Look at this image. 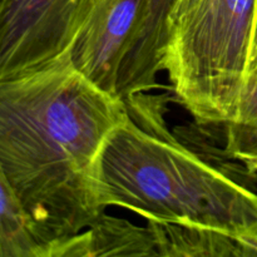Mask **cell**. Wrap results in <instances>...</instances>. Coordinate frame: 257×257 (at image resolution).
I'll list each match as a JSON object with an SVG mask.
<instances>
[{
	"label": "cell",
	"instance_id": "obj_1",
	"mask_svg": "<svg viewBox=\"0 0 257 257\" xmlns=\"http://www.w3.org/2000/svg\"><path fill=\"white\" fill-rule=\"evenodd\" d=\"M127 103L90 82L70 52L0 75V165L32 221L43 257H63L105 213L98 170Z\"/></svg>",
	"mask_w": 257,
	"mask_h": 257
},
{
	"label": "cell",
	"instance_id": "obj_2",
	"mask_svg": "<svg viewBox=\"0 0 257 257\" xmlns=\"http://www.w3.org/2000/svg\"><path fill=\"white\" fill-rule=\"evenodd\" d=\"M108 137L99 160L98 200L146 221L215 231L257 256V193L226 168L201 157L155 120L138 98Z\"/></svg>",
	"mask_w": 257,
	"mask_h": 257
},
{
	"label": "cell",
	"instance_id": "obj_3",
	"mask_svg": "<svg viewBox=\"0 0 257 257\" xmlns=\"http://www.w3.org/2000/svg\"><path fill=\"white\" fill-rule=\"evenodd\" d=\"M257 0H198L168 33L162 59L175 97L198 124H223L237 112Z\"/></svg>",
	"mask_w": 257,
	"mask_h": 257
},
{
	"label": "cell",
	"instance_id": "obj_4",
	"mask_svg": "<svg viewBox=\"0 0 257 257\" xmlns=\"http://www.w3.org/2000/svg\"><path fill=\"white\" fill-rule=\"evenodd\" d=\"M90 0H5L0 8V75L72 52Z\"/></svg>",
	"mask_w": 257,
	"mask_h": 257
},
{
	"label": "cell",
	"instance_id": "obj_5",
	"mask_svg": "<svg viewBox=\"0 0 257 257\" xmlns=\"http://www.w3.org/2000/svg\"><path fill=\"white\" fill-rule=\"evenodd\" d=\"M146 0H90L70 52L74 67L97 87L118 95L120 65Z\"/></svg>",
	"mask_w": 257,
	"mask_h": 257
},
{
	"label": "cell",
	"instance_id": "obj_6",
	"mask_svg": "<svg viewBox=\"0 0 257 257\" xmlns=\"http://www.w3.org/2000/svg\"><path fill=\"white\" fill-rule=\"evenodd\" d=\"M177 0H146L142 15L120 65L118 93L122 97L151 92L157 77L170 32V19Z\"/></svg>",
	"mask_w": 257,
	"mask_h": 257
},
{
	"label": "cell",
	"instance_id": "obj_7",
	"mask_svg": "<svg viewBox=\"0 0 257 257\" xmlns=\"http://www.w3.org/2000/svg\"><path fill=\"white\" fill-rule=\"evenodd\" d=\"M78 256H160L152 226L104 215L80 235Z\"/></svg>",
	"mask_w": 257,
	"mask_h": 257
},
{
	"label": "cell",
	"instance_id": "obj_8",
	"mask_svg": "<svg viewBox=\"0 0 257 257\" xmlns=\"http://www.w3.org/2000/svg\"><path fill=\"white\" fill-rule=\"evenodd\" d=\"M0 257H43L32 221L0 165Z\"/></svg>",
	"mask_w": 257,
	"mask_h": 257
},
{
	"label": "cell",
	"instance_id": "obj_9",
	"mask_svg": "<svg viewBox=\"0 0 257 257\" xmlns=\"http://www.w3.org/2000/svg\"><path fill=\"white\" fill-rule=\"evenodd\" d=\"M223 155L241 162L257 158V73L248 72L238 99L237 112L225 124Z\"/></svg>",
	"mask_w": 257,
	"mask_h": 257
},
{
	"label": "cell",
	"instance_id": "obj_10",
	"mask_svg": "<svg viewBox=\"0 0 257 257\" xmlns=\"http://www.w3.org/2000/svg\"><path fill=\"white\" fill-rule=\"evenodd\" d=\"M196 3H198V0H177L175 9H173V12H172V15H171L170 28L172 27V25L175 24V23L177 22V20L180 19L183 14H185V13H187L188 10H190L191 8L196 4Z\"/></svg>",
	"mask_w": 257,
	"mask_h": 257
},
{
	"label": "cell",
	"instance_id": "obj_11",
	"mask_svg": "<svg viewBox=\"0 0 257 257\" xmlns=\"http://www.w3.org/2000/svg\"><path fill=\"white\" fill-rule=\"evenodd\" d=\"M240 163L245 167V170H247L248 173L252 176L257 175V158H248V160L241 161Z\"/></svg>",
	"mask_w": 257,
	"mask_h": 257
},
{
	"label": "cell",
	"instance_id": "obj_12",
	"mask_svg": "<svg viewBox=\"0 0 257 257\" xmlns=\"http://www.w3.org/2000/svg\"><path fill=\"white\" fill-rule=\"evenodd\" d=\"M250 72H255V73H257V62L255 63V64L252 65V67H251Z\"/></svg>",
	"mask_w": 257,
	"mask_h": 257
},
{
	"label": "cell",
	"instance_id": "obj_13",
	"mask_svg": "<svg viewBox=\"0 0 257 257\" xmlns=\"http://www.w3.org/2000/svg\"><path fill=\"white\" fill-rule=\"evenodd\" d=\"M4 2H5V0H0V8H2V5L4 4Z\"/></svg>",
	"mask_w": 257,
	"mask_h": 257
},
{
	"label": "cell",
	"instance_id": "obj_14",
	"mask_svg": "<svg viewBox=\"0 0 257 257\" xmlns=\"http://www.w3.org/2000/svg\"><path fill=\"white\" fill-rule=\"evenodd\" d=\"M256 13H257V12H256Z\"/></svg>",
	"mask_w": 257,
	"mask_h": 257
}]
</instances>
